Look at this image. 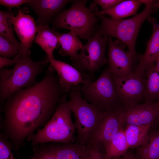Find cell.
Returning a JSON list of instances; mask_svg holds the SVG:
<instances>
[{
    "instance_id": "cell-29",
    "label": "cell",
    "mask_w": 159,
    "mask_h": 159,
    "mask_svg": "<svg viewBox=\"0 0 159 159\" xmlns=\"http://www.w3.org/2000/svg\"><path fill=\"white\" fill-rule=\"evenodd\" d=\"M123 0H94L92 2L89 8L92 11L97 7V5H100L102 9V11H105L111 9Z\"/></svg>"
},
{
    "instance_id": "cell-6",
    "label": "cell",
    "mask_w": 159,
    "mask_h": 159,
    "mask_svg": "<svg viewBox=\"0 0 159 159\" xmlns=\"http://www.w3.org/2000/svg\"><path fill=\"white\" fill-rule=\"evenodd\" d=\"M80 85L72 87L68 93L67 104L74 116L77 132V143L87 145L99 123L103 112L86 101L80 91Z\"/></svg>"
},
{
    "instance_id": "cell-36",
    "label": "cell",
    "mask_w": 159,
    "mask_h": 159,
    "mask_svg": "<svg viewBox=\"0 0 159 159\" xmlns=\"http://www.w3.org/2000/svg\"><path fill=\"white\" fill-rule=\"evenodd\" d=\"M155 6L156 8H159V1L156 2L155 3Z\"/></svg>"
},
{
    "instance_id": "cell-27",
    "label": "cell",
    "mask_w": 159,
    "mask_h": 159,
    "mask_svg": "<svg viewBox=\"0 0 159 159\" xmlns=\"http://www.w3.org/2000/svg\"><path fill=\"white\" fill-rule=\"evenodd\" d=\"M81 159H107L105 154L98 148L87 144L82 147Z\"/></svg>"
},
{
    "instance_id": "cell-16",
    "label": "cell",
    "mask_w": 159,
    "mask_h": 159,
    "mask_svg": "<svg viewBox=\"0 0 159 159\" xmlns=\"http://www.w3.org/2000/svg\"><path fill=\"white\" fill-rule=\"evenodd\" d=\"M74 0H32L26 3L37 13L38 18L35 22L38 26L48 25L66 5Z\"/></svg>"
},
{
    "instance_id": "cell-21",
    "label": "cell",
    "mask_w": 159,
    "mask_h": 159,
    "mask_svg": "<svg viewBox=\"0 0 159 159\" xmlns=\"http://www.w3.org/2000/svg\"><path fill=\"white\" fill-rule=\"evenodd\" d=\"M143 4V0L123 1L113 8L107 10L97 11L100 14L108 15L114 19H121L126 17L135 15L140 6Z\"/></svg>"
},
{
    "instance_id": "cell-22",
    "label": "cell",
    "mask_w": 159,
    "mask_h": 159,
    "mask_svg": "<svg viewBox=\"0 0 159 159\" xmlns=\"http://www.w3.org/2000/svg\"><path fill=\"white\" fill-rule=\"evenodd\" d=\"M152 125H127L124 132L129 148H137L148 140Z\"/></svg>"
},
{
    "instance_id": "cell-13",
    "label": "cell",
    "mask_w": 159,
    "mask_h": 159,
    "mask_svg": "<svg viewBox=\"0 0 159 159\" xmlns=\"http://www.w3.org/2000/svg\"><path fill=\"white\" fill-rule=\"evenodd\" d=\"M17 15L12 16L10 21L13 25L21 43L20 55L21 56H29L30 49L35 39L38 28L33 18L18 9Z\"/></svg>"
},
{
    "instance_id": "cell-33",
    "label": "cell",
    "mask_w": 159,
    "mask_h": 159,
    "mask_svg": "<svg viewBox=\"0 0 159 159\" xmlns=\"http://www.w3.org/2000/svg\"><path fill=\"white\" fill-rule=\"evenodd\" d=\"M115 159H137L135 155L127 151L124 155L119 158Z\"/></svg>"
},
{
    "instance_id": "cell-7",
    "label": "cell",
    "mask_w": 159,
    "mask_h": 159,
    "mask_svg": "<svg viewBox=\"0 0 159 159\" xmlns=\"http://www.w3.org/2000/svg\"><path fill=\"white\" fill-rule=\"evenodd\" d=\"M80 91L86 101L103 112L117 107L120 103L108 67L103 70L96 81L83 85Z\"/></svg>"
},
{
    "instance_id": "cell-4",
    "label": "cell",
    "mask_w": 159,
    "mask_h": 159,
    "mask_svg": "<svg viewBox=\"0 0 159 159\" xmlns=\"http://www.w3.org/2000/svg\"><path fill=\"white\" fill-rule=\"evenodd\" d=\"M67 101L66 95L44 127L27 138L32 146L49 143L71 144L76 140L74 135L76 127Z\"/></svg>"
},
{
    "instance_id": "cell-25",
    "label": "cell",
    "mask_w": 159,
    "mask_h": 159,
    "mask_svg": "<svg viewBox=\"0 0 159 159\" xmlns=\"http://www.w3.org/2000/svg\"><path fill=\"white\" fill-rule=\"evenodd\" d=\"M14 26L10 19L7 21L0 23V35L16 47L19 50V54L20 55L21 43L15 38L14 34Z\"/></svg>"
},
{
    "instance_id": "cell-17",
    "label": "cell",
    "mask_w": 159,
    "mask_h": 159,
    "mask_svg": "<svg viewBox=\"0 0 159 159\" xmlns=\"http://www.w3.org/2000/svg\"><path fill=\"white\" fill-rule=\"evenodd\" d=\"M148 19L153 25L152 34L147 43L145 52L140 56L139 63L133 71L142 75H145L147 68L153 64L159 58V24L152 18L149 17Z\"/></svg>"
},
{
    "instance_id": "cell-12",
    "label": "cell",
    "mask_w": 159,
    "mask_h": 159,
    "mask_svg": "<svg viewBox=\"0 0 159 159\" xmlns=\"http://www.w3.org/2000/svg\"><path fill=\"white\" fill-rule=\"evenodd\" d=\"M108 63L112 74L124 76L133 72L132 61L134 57L129 51L125 49L126 45L118 40L113 41L108 37Z\"/></svg>"
},
{
    "instance_id": "cell-35",
    "label": "cell",
    "mask_w": 159,
    "mask_h": 159,
    "mask_svg": "<svg viewBox=\"0 0 159 159\" xmlns=\"http://www.w3.org/2000/svg\"><path fill=\"white\" fill-rule=\"evenodd\" d=\"M156 66L157 68L159 69V58L156 61Z\"/></svg>"
},
{
    "instance_id": "cell-2",
    "label": "cell",
    "mask_w": 159,
    "mask_h": 159,
    "mask_svg": "<svg viewBox=\"0 0 159 159\" xmlns=\"http://www.w3.org/2000/svg\"><path fill=\"white\" fill-rule=\"evenodd\" d=\"M155 1L143 0L144 9L132 18L127 19H114L99 14L98 9L93 12L100 20L101 24L97 27L96 31L102 36L116 38L124 44L134 58L136 56L135 44L141 26L153 13Z\"/></svg>"
},
{
    "instance_id": "cell-20",
    "label": "cell",
    "mask_w": 159,
    "mask_h": 159,
    "mask_svg": "<svg viewBox=\"0 0 159 159\" xmlns=\"http://www.w3.org/2000/svg\"><path fill=\"white\" fill-rule=\"evenodd\" d=\"M78 36L73 31L60 34L59 38L60 47L59 52V54L70 57L72 62L74 60L83 45Z\"/></svg>"
},
{
    "instance_id": "cell-14",
    "label": "cell",
    "mask_w": 159,
    "mask_h": 159,
    "mask_svg": "<svg viewBox=\"0 0 159 159\" xmlns=\"http://www.w3.org/2000/svg\"><path fill=\"white\" fill-rule=\"evenodd\" d=\"M49 62L59 76L60 84L66 93L74 86L93 81V75L80 72L65 62L54 58Z\"/></svg>"
},
{
    "instance_id": "cell-34",
    "label": "cell",
    "mask_w": 159,
    "mask_h": 159,
    "mask_svg": "<svg viewBox=\"0 0 159 159\" xmlns=\"http://www.w3.org/2000/svg\"><path fill=\"white\" fill-rule=\"evenodd\" d=\"M157 103V106L158 107V122L159 123V100L156 101Z\"/></svg>"
},
{
    "instance_id": "cell-26",
    "label": "cell",
    "mask_w": 159,
    "mask_h": 159,
    "mask_svg": "<svg viewBox=\"0 0 159 159\" xmlns=\"http://www.w3.org/2000/svg\"><path fill=\"white\" fill-rule=\"evenodd\" d=\"M19 50L8 40L0 35V54L2 57L10 58L19 54Z\"/></svg>"
},
{
    "instance_id": "cell-3",
    "label": "cell",
    "mask_w": 159,
    "mask_h": 159,
    "mask_svg": "<svg viewBox=\"0 0 159 159\" xmlns=\"http://www.w3.org/2000/svg\"><path fill=\"white\" fill-rule=\"evenodd\" d=\"M49 62L46 60L35 62L29 56H21L12 69L0 70V100L1 104L15 92L31 86L37 83V76Z\"/></svg>"
},
{
    "instance_id": "cell-15",
    "label": "cell",
    "mask_w": 159,
    "mask_h": 159,
    "mask_svg": "<svg viewBox=\"0 0 159 159\" xmlns=\"http://www.w3.org/2000/svg\"><path fill=\"white\" fill-rule=\"evenodd\" d=\"M83 145L76 142L49 143L33 147L34 154L53 159H81Z\"/></svg>"
},
{
    "instance_id": "cell-23",
    "label": "cell",
    "mask_w": 159,
    "mask_h": 159,
    "mask_svg": "<svg viewBox=\"0 0 159 159\" xmlns=\"http://www.w3.org/2000/svg\"><path fill=\"white\" fill-rule=\"evenodd\" d=\"M107 159H115L122 156L129 148L124 132L121 128L114 138L104 147Z\"/></svg>"
},
{
    "instance_id": "cell-9",
    "label": "cell",
    "mask_w": 159,
    "mask_h": 159,
    "mask_svg": "<svg viewBox=\"0 0 159 159\" xmlns=\"http://www.w3.org/2000/svg\"><path fill=\"white\" fill-rule=\"evenodd\" d=\"M112 75L116 93L121 104L138 103L144 98L145 75L138 74L133 72L126 76Z\"/></svg>"
},
{
    "instance_id": "cell-30",
    "label": "cell",
    "mask_w": 159,
    "mask_h": 159,
    "mask_svg": "<svg viewBox=\"0 0 159 159\" xmlns=\"http://www.w3.org/2000/svg\"><path fill=\"white\" fill-rule=\"evenodd\" d=\"M30 0H0V4L7 7L9 10L14 7L18 9L19 6L31 1Z\"/></svg>"
},
{
    "instance_id": "cell-5",
    "label": "cell",
    "mask_w": 159,
    "mask_h": 159,
    "mask_svg": "<svg viewBox=\"0 0 159 159\" xmlns=\"http://www.w3.org/2000/svg\"><path fill=\"white\" fill-rule=\"evenodd\" d=\"M87 0H74L70 7L60 11L51 20L52 29H64L73 31L88 41L95 33L99 18L85 6Z\"/></svg>"
},
{
    "instance_id": "cell-8",
    "label": "cell",
    "mask_w": 159,
    "mask_h": 159,
    "mask_svg": "<svg viewBox=\"0 0 159 159\" xmlns=\"http://www.w3.org/2000/svg\"><path fill=\"white\" fill-rule=\"evenodd\" d=\"M108 39L96 32L87 43L83 45L77 57L72 62L73 66L80 72L93 75L108 62L105 55Z\"/></svg>"
},
{
    "instance_id": "cell-11",
    "label": "cell",
    "mask_w": 159,
    "mask_h": 159,
    "mask_svg": "<svg viewBox=\"0 0 159 159\" xmlns=\"http://www.w3.org/2000/svg\"><path fill=\"white\" fill-rule=\"evenodd\" d=\"M123 126L118 107L104 112L87 144L101 150V147H104Z\"/></svg>"
},
{
    "instance_id": "cell-1",
    "label": "cell",
    "mask_w": 159,
    "mask_h": 159,
    "mask_svg": "<svg viewBox=\"0 0 159 159\" xmlns=\"http://www.w3.org/2000/svg\"><path fill=\"white\" fill-rule=\"evenodd\" d=\"M50 65L44 78L13 94L4 103L2 132L18 151L25 140L50 119L66 93Z\"/></svg>"
},
{
    "instance_id": "cell-10",
    "label": "cell",
    "mask_w": 159,
    "mask_h": 159,
    "mask_svg": "<svg viewBox=\"0 0 159 159\" xmlns=\"http://www.w3.org/2000/svg\"><path fill=\"white\" fill-rule=\"evenodd\" d=\"M118 109L123 126H152L158 121V111L156 101L122 104L119 105Z\"/></svg>"
},
{
    "instance_id": "cell-19",
    "label": "cell",
    "mask_w": 159,
    "mask_h": 159,
    "mask_svg": "<svg viewBox=\"0 0 159 159\" xmlns=\"http://www.w3.org/2000/svg\"><path fill=\"white\" fill-rule=\"evenodd\" d=\"M145 102L159 100V69L154 64L148 67L145 74Z\"/></svg>"
},
{
    "instance_id": "cell-24",
    "label": "cell",
    "mask_w": 159,
    "mask_h": 159,
    "mask_svg": "<svg viewBox=\"0 0 159 159\" xmlns=\"http://www.w3.org/2000/svg\"><path fill=\"white\" fill-rule=\"evenodd\" d=\"M136 149L137 159H158L159 132L150 133L147 141Z\"/></svg>"
},
{
    "instance_id": "cell-32",
    "label": "cell",
    "mask_w": 159,
    "mask_h": 159,
    "mask_svg": "<svg viewBox=\"0 0 159 159\" xmlns=\"http://www.w3.org/2000/svg\"><path fill=\"white\" fill-rule=\"evenodd\" d=\"M16 12L9 10L7 11H0V23L9 21L11 17L14 16Z\"/></svg>"
},
{
    "instance_id": "cell-37",
    "label": "cell",
    "mask_w": 159,
    "mask_h": 159,
    "mask_svg": "<svg viewBox=\"0 0 159 159\" xmlns=\"http://www.w3.org/2000/svg\"></svg>"
},
{
    "instance_id": "cell-28",
    "label": "cell",
    "mask_w": 159,
    "mask_h": 159,
    "mask_svg": "<svg viewBox=\"0 0 159 159\" xmlns=\"http://www.w3.org/2000/svg\"><path fill=\"white\" fill-rule=\"evenodd\" d=\"M13 145L2 133L0 135V159H15L12 153Z\"/></svg>"
},
{
    "instance_id": "cell-18",
    "label": "cell",
    "mask_w": 159,
    "mask_h": 159,
    "mask_svg": "<svg viewBox=\"0 0 159 159\" xmlns=\"http://www.w3.org/2000/svg\"><path fill=\"white\" fill-rule=\"evenodd\" d=\"M37 26V34L34 41L45 52L46 58L49 62V60L54 58V50L60 47L59 38L60 34L50 28L48 25Z\"/></svg>"
},
{
    "instance_id": "cell-31",
    "label": "cell",
    "mask_w": 159,
    "mask_h": 159,
    "mask_svg": "<svg viewBox=\"0 0 159 159\" xmlns=\"http://www.w3.org/2000/svg\"><path fill=\"white\" fill-rule=\"evenodd\" d=\"M21 57V55L19 54L13 59H10L0 56V69H1L6 66L15 65L20 61Z\"/></svg>"
}]
</instances>
